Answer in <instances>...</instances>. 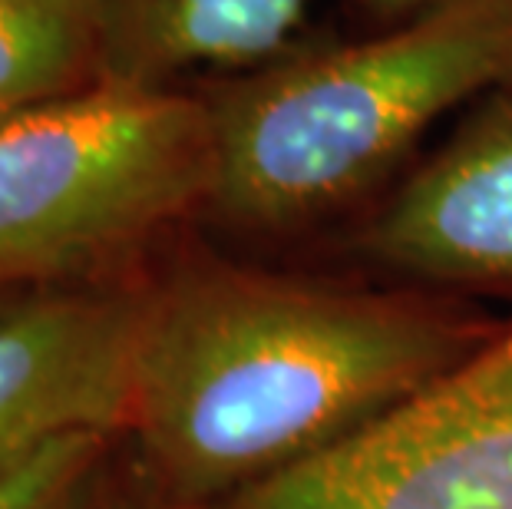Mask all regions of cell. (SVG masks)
<instances>
[{"label": "cell", "mask_w": 512, "mask_h": 509, "mask_svg": "<svg viewBox=\"0 0 512 509\" xmlns=\"http://www.w3.org/2000/svg\"><path fill=\"white\" fill-rule=\"evenodd\" d=\"M493 338L430 301L189 258L149 278L126 433L162 503L205 509L420 394Z\"/></svg>", "instance_id": "1"}, {"label": "cell", "mask_w": 512, "mask_h": 509, "mask_svg": "<svg viewBox=\"0 0 512 509\" xmlns=\"http://www.w3.org/2000/svg\"><path fill=\"white\" fill-rule=\"evenodd\" d=\"M512 83V0H440L394 27L294 47L199 83L215 179L205 215L291 232L370 189L443 119Z\"/></svg>", "instance_id": "2"}, {"label": "cell", "mask_w": 512, "mask_h": 509, "mask_svg": "<svg viewBox=\"0 0 512 509\" xmlns=\"http://www.w3.org/2000/svg\"><path fill=\"white\" fill-rule=\"evenodd\" d=\"M212 116L195 86L93 83L0 123V291L126 278L205 212Z\"/></svg>", "instance_id": "3"}, {"label": "cell", "mask_w": 512, "mask_h": 509, "mask_svg": "<svg viewBox=\"0 0 512 509\" xmlns=\"http://www.w3.org/2000/svg\"><path fill=\"white\" fill-rule=\"evenodd\" d=\"M205 509H512V331L347 437Z\"/></svg>", "instance_id": "4"}, {"label": "cell", "mask_w": 512, "mask_h": 509, "mask_svg": "<svg viewBox=\"0 0 512 509\" xmlns=\"http://www.w3.org/2000/svg\"><path fill=\"white\" fill-rule=\"evenodd\" d=\"M149 278L0 291V473L73 433L129 427Z\"/></svg>", "instance_id": "5"}, {"label": "cell", "mask_w": 512, "mask_h": 509, "mask_svg": "<svg viewBox=\"0 0 512 509\" xmlns=\"http://www.w3.org/2000/svg\"><path fill=\"white\" fill-rule=\"evenodd\" d=\"M361 252L400 275L512 291V83L496 86L387 199Z\"/></svg>", "instance_id": "6"}, {"label": "cell", "mask_w": 512, "mask_h": 509, "mask_svg": "<svg viewBox=\"0 0 512 509\" xmlns=\"http://www.w3.org/2000/svg\"><path fill=\"white\" fill-rule=\"evenodd\" d=\"M311 0H100L103 80L189 86L298 47Z\"/></svg>", "instance_id": "7"}, {"label": "cell", "mask_w": 512, "mask_h": 509, "mask_svg": "<svg viewBox=\"0 0 512 509\" xmlns=\"http://www.w3.org/2000/svg\"><path fill=\"white\" fill-rule=\"evenodd\" d=\"M103 83L100 0H0V123Z\"/></svg>", "instance_id": "8"}, {"label": "cell", "mask_w": 512, "mask_h": 509, "mask_svg": "<svg viewBox=\"0 0 512 509\" xmlns=\"http://www.w3.org/2000/svg\"><path fill=\"white\" fill-rule=\"evenodd\" d=\"M110 437L73 433L0 473V509H63L93 480Z\"/></svg>", "instance_id": "9"}, {"label": "cell", "mask_w": 512, "mask_h": 509, "mask_svg": "<svg viewBox=\"0 0 512 509\" xmlns=\"http://www.w3.org/2000/svg\"><path fill=\"white\" fill-rule=\"evenodd\" d=\"M63 509H172L159 500L156 493H152V500H146V496H116V493H96L93 490V480L83 486L80 493L73 496V503H67Z\"/></svg>", "instance_id": "10"}, {"label": "cell", "mask_w": 512, "mask_h": 509, "mask_svg": "<svg viewBox=\"0 0 512 509\" xmlns=\"http://www.w3.org/2000/svg\"><path fill=\"white\" fill-rule=\"evenodd\" d=\"M361 7L374 10L377 17H390V20H403L410 14H420V10H427L433 4H440V0H357Z\"/></svg>", "instance_id": "11"}]
</instances>
